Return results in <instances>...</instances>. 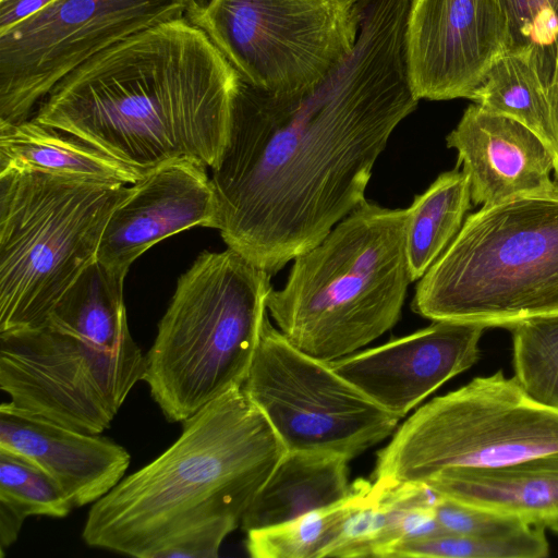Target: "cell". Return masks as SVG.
Segmentation results:
<instances>
[{"label": "cell", "instance_id": "29", "mask_svg": "<svg viewBox=\"0 0 558 558\" xmlns=\"http://www.w3.org/2000/svg\"><path fill=\"white\" fill-rule=\"evenodd\" d=\"M241 522L233 517H218L175 536L154 558H216L223 539Z\"/></svg>", "mask_w": 558, "mask_h": 558}, {"label": "cell", "instance_id": "30", "mask_svg": "<svg viewBox=\"0 0 558 558\" xmlns=\"http://www.w3.org/2000/svg\"><path fill=\"white\" fill-rule=\"evenodd\" d=\"M56 0H0V33L40 12Z\"/></svg>", "mask_w": 558, "mask_h": 558}, {"label": "cell", "instance_id": "3", "mask_svg": "<svg viewBox=\"0 0 558 558\" xmlns=\"http://www.w3.org/2000/svg\"><path fill=\"white\" fill-rule=\"evenodd\" d=\"M179 438L93 504L82 537L92 547L154 558L184 531L242 515L287 449L242 387L183 421Z\"/></svg>", "mask_w": 558, "mask_h": 558}, {"label": "cell", "instance_id": "27", "mask_svg": "<svg viewBox=\"0 0 558 558\" xmlns=\"http://www.w3.org/2000/svg\"><path fill=\"white\" fill-rule=\"evenodd\" d=\"M510 31V49L532 47L547 84L558 44V0H502Z\"/></svg>", "mask_w": 558, "mask_h": 558}, {"label": "cell", "instance_id": "17", "mask_svg": "<svg viewBox=\"0 0 558 558\" xmlns=\"http://www.w3.org/2000/svg\"><path fill=\"white\" fill-rule=\"evenodd\" d=\"M458 153L473 205L494 203L553 182L554 158L547 146L520 122L469 106L446 137Z\"/></svg>", "mask_w": 558, "mask_h": 558}, {"label": "cell", "instance_id": "11", "mask_svg": "<svg viewBox=\"0 0 558 558\" xmlns=\"http://www.w3.org/2000/svg\"><path fill=\"white\" fill-rule=\"evenodd\" d=\"M242 388L288 451L351 460L387 438L400 420L339 375L329 362L292 345L268 315Z\"/></svg>", "mask_w": 558, "mask_h": 558}, {"label": "cell", "instance_id": "4", "mask_svg": "<svg viewBox=\"0 0 558 558\" xmlns=\"http://www.w3.org/2000/svg\"><path fill=\"white\" fill-rule=\"evenodd\" d=\"M124 278L96 259L40 327L0 333L7 408L88 434L110 426L146 371L128 326Z\"/></svg>", "mask_w": 558, "mask_h": 558}, {"label": "cell", "instance_id": "20", "mask_svg": "<svg viewBox=\"0 0 558 558\" xmlns=\"http://www.w3.org/2000/svg\"><path fill=\"white\" fill-rule=\"evenodd\" d=\"M8 171L123 185L144 177L83 141L33 119L0 124V173Z\"/></svg>", "mask_w": 558, "mask_h": 558}, {"label": "cell", "instance_id": "33", "mask_svg": "<svg viewBox=\"0 0 558 558\" xmlns=\"http://www.w3.org/2000/svg\"><path fill=\"white\" fill-rule=\"evenodd\" d=\"M547 527L558 534V520L550 522Z\"/></svg>", "mask_w": 558, "mask_h": 558}, {"label": "cell", "instance_id": "13", "mask_svg": "<svg viewBox=\"0 0 558 558\" xmlns=\"http://www.w3.org/2000/svg\"><path fill=\"white\" fill-rule=\"evenodd\" d=\"M404 47L418 99H470L510 49L502 0H411Z\"/></svg>", "mask_w": 558, "mask_h": 558}, {"label": "cell", "instance_id": "10", "mask_svg": "<svg viewBox=\"0 0 558 558\" xmlns=\"http://www.w3.org/2000/svg\"><path fill=\"white\" fill-rule=\"evenodd\" d=\"M361 0H209L187 17L246 85L270 95L307 92L352 54Z\"/></svg>", "mask_w": 558, "mask_h": 558}, {"label": "cell", "instance_id": "24", "mask_svg": "<svg viewBox=\"0 0 558 558\" xmlns=\"http://www.w3.org/2000/svg\"><path fill=\"white\" fill-rule=\"evenodd\" d=\"M545 530L526 524L495 536L440 534L393 545L383 558H542L549 554Z\"/></svg>", "mask_w": 558, "mask_h": 558}, {"label": "cell", "instance_id": "19", "mask_svg": "<svg viewBox=\"0 0 558 558\" xmlns=\"http://www.w3.org/2000/svg\"><path fill=\"white\" fill-rule=\"evenodd\" d=\"M350 460L315 451H286L241 519L245 532L270 527L345 499Z\"/></svg>", "mask_w": 558, "mask_h": 558}, {"label": "cell", "instance_id": "9", "mask_svg": "<svg viewBox=\"0 0 558 558\" xmlns=\"http://www.w3.org/2000/svg\"><path fill=\"white\" fill-rule=\"evenodd\" d=\"M558 451V410L501 369L427 402L377 453L374 482L425 483L450 468L486 469Z\"/></svg>", "mask_w": 558, "mask_h": 558}, {"label": "cell", "instance_id": "18", "mask_svg": "<svg viewBox=\"0 0 558 558\" xmlns=\"http://www.w3.org/2000/svg\"><path fill=\"white\" fill-rule=\"evenodd\" d=\"M440 496L530 524L558 520V451L497 468H450L427 480Z\"/></svg>", "mask_w": 558, "mask_h": 558}, {"label": "cell", "instance_id": "21", "mask_svg": "<svg viewBox=\"0 0 558 558\" xmlns=\"http://www.w3.org/2000/svg\"><path fill=\"white\" fill-rule=\"evenodd\" d=\"M482 109L511 118L530 129L554 158V133L546 84L532 47L505 52L488 70L471 98Z\"/></svg>", "mask_w": 558, "mask_h": 558}, {"label": "cell", "instance_id": "8", "mask_svg": "<svg viewBox=\"0 0 558 558\" xmlns=\"http://www.w3.org/2000/svg\"><path fill=\"white\" fill-rule=\"evenodd\" d=\"M130 186L37 171L0 173V333L40 327L97 259Z\"/></svg>", "mask_w": 558, "mask_h": 558}, {"label": "cell", "instance_id": "28", "mask_svg": "<svg viewBox=\"0 0 558 558\" xmlns=\"http://www.w3.org/2000/svg\"><path fill=\"white\" fill-rule=\"evenodd\" d=\"M435 517L445 534L495 536L512 533L530 524L499 512L440 497Z\"/></svg>", "mask_w": 558, "mask_h": 558}, {"label": "cell", "instance_id": "31", "mask_svg": "<svg viewBox=\"0 0 558 558\" xmlns=\"http://www.w3.org/2000/svg\"><path fill=\"white\" fill-rule=\"evenodd\" d=\"M547 97L550 107L551 125L555 142L554 172L556 180H558V44L554 68L547 84Z\"/></svg>", "mask_w": 558, "mask_h": 558}, {"label": "cell", "instance_id": "25", "mask_svg": "<svg viewBox=\"0 0 558 558\" xmlns=\"http://www.w3.org/2000/svg\"><path fill=\"white\" fill-rule=\"evenodd\" d=\"M514 377L536 402L558 410V315L511 329Z\"/></svg>", "mask_w": 558, "mask_h": 558}, {"label": "cell", "instance_id": "5", "mask_svg": "<svg viewBox=\"0 0 558 558\" xmlns=\"http://www.w3.org/2000/svg\"><path fill=\"white\" fill-rule=\"evenodd\" d=\"M408 209L364 199L314 247L293 259L267 311L300 351L332 362L367 345L400 319L412 282Z\"/></svg>", "mask_w": 558, "mask_h": 558}, {"label": "cell", "instance_id": "7", "mask_svg": "<svg viewBox=\"0 0 558 558\" xmlns=\"http://www.w3.org/2000/svg\"><path fill=\"white\" fill-rule=\"evenodd\" d=\"M271 275L232 248L204 251L179 278L145 355L144 381L170 422H183L247 376Z\"/></svg>", "mask_w": 558, "mask_h": 558}, {"label": "cell", "instance_id": "16", "mask_svg": "<svg viewBox=\"0 0 558 558\" xmlns=\"http://www.w3.org/2000/svg\"><path fill=\"white\" fill-rule=\"evenodd\" d=\"M0 451L38 466L73 507L94 504L123 478L131 456L121 445L0 405Z\"/></svg>", "mask_w": 558, "mask_h": 558}, {"label": "cell", "instance_id": "22", "mask_svg": "<svg viewBox=\"0 0 558 558\" xmlns=\"http://www.w3.org/2000/svg\"><path fill=\"white\" fill-rule=\"evenodd\" d=\"M472 206L466 174L442 172L408 209L405 247L412 282L420 280L459 233Z\"/></svg>", "mask_w": 558, "mask_h": 558}, {"label": "cell", "instance_id": "6", "mask_svg": "<svg viewBox=\"0 0 558 558\" xmlns=\"http://www.w3.org/2000/svg\"><path fill=\"white\" fill-rule=\"evenodd\" d=\"M430 320L511 329L558 315V180L482 205L418 280Z\"/></svg>", "mask_w": 558, "mask_h": 558}, {"label": "cell", "instance_id": "23", "mask_svg": "<svg viewBox=\"0 0 558 558\" xmlns=\"http://www.w3.org/2000/svg\"><path fill=\"white\" fill-rule=\"evenodd\" d=\"M372 483L357 480L340 502L266 529L246 532L253 558H324L353 511L366 499Z\"/></svg>", "mask_w": 558, "mask_h": 558}, {"label": "cell", "instance_id": "34", "mask_svg": "<svg viewBox=\"0 0 558 558\" xmlns=\"http://www.w3.org/2000/svg\"><path fill=\"white\" fill-rule=\"evenodd\" d=\"M198 5L207 3L209 0H194Z\"/></svg>", "mask_w": 558, "mask_h": 558}, {"label": "cell", "instance_id": "2", "mask_svg": "<svg viewBox=\"0 0 558 558\" xmlns=\"http://www.w3.org/2000/svg\"><path fill=\"white\" fill-rule=\"evenodd\" d=\"M241 80L189 17L146 28L64 76L33 120L145 175L192 161L213 168Z\"/></svg>", "mask_w": 558, "mask_h": 558}, {"label": "cell", "instance_id": "14", "mask_svg": "<svg viewBox=\"0 0 558 558\" xmlns=\"http://www.w3.org/2000/svg\"><path fill=\"white\" fill-rule=\"evenodd\" d=\"M485 329L475 324L434 320L411 335L329 363L373 402L402 418L477 362Z\"/></svg>", "mask_w": 558, "mask_h": 558}, {"label": "cell", "instance_id": "15", "mask_svg": "<svg viewBox=\"0 0 558 558\" xmlns=\"http://www.w3.org/2000/svg\"><path fill=\"white\" fill-rule=\"evenodd\" d=\"M206 167L179 161L141 178L111 213L97 260L126 276L156 243L195 226L214 228L215 201Z\"/></svg>", "mask_w": 558, "mask_h": 558}, {"label": "cell", "instance_id": "26", "mask_svg": "<svg viewBox=\"0 0 558 558\" xmlns=\"http://www.w3.org/2000/svg\"><path fill=\"white\" fill-rule=\"evenodd\" d=\"M0 505L26 519L64 518L74 508L58 484L29 461L0 451Z\"/></svg>", "mask_w": 558, "mask_h": 558}, {"label": "cell", "instance_id": "32", "mask_svg": "<svg viewBox=\"0 0 558 558\" xmlns=\"http://www.w3.org/2000/svg\"><path fill=\"white\" fill-rule=\"evenodd\" d=\"M24 520L8 507L0 505V549L2 556L5 548L16 541Z\"/></svg>", "mask_w": 558, "mask_h": 558}, {"label": "cell", "instance_id": "12", "mask_svg": "<svg viewBox=\"0 0 558 558\" xmlns=\"http://www.w3.org/2000/svg\"><path fill=\"white\" fill-rule=\"evenodd\" d=\"M194 0H56L0 33V124L27 120L74 69L146 28L187 17Z\"/></svg>", "mask_w": 558, "mask_h": 558}, {"label": "cell", "instance_id": "1", "mask_svg": "<svg viewBox=\"0 0 558 558\" xmlns=\"http://www.w3.org/2000/svg\"><path fill=\"white\" fill-rule=\"evenodd\" d=\"M411 0H361L349 59L314 88L270 95L241 81L214 165V229L271 276L365 199L374 165L418 102L409 80Z\"/></svg>", "mask_w": 558, "mask_h": 558}]
</instances>
